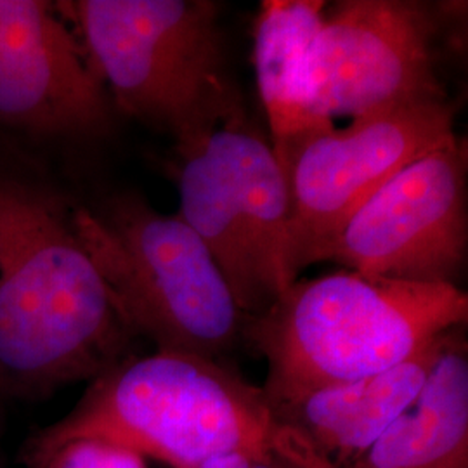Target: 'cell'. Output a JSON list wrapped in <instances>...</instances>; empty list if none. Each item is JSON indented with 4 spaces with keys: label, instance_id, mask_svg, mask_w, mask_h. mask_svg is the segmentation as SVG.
Returning <instances> with one entry per match:
<instances>
[{
    "label": "cell",
    "instance_id": "1",
    "mask_svg": "<svg viewBox=\"0 0 468 468\" xmlns=\"http://www.w3.org/2000/svg\"><path fill=\"white\" fill-rule=\"evenodd\" d=\"M135 336L85 247L77 205L0 160V390L34 399L98 378Z\"/></svg>",
    "mask_w": 468,
    "mask_h": 468
},
{
    "label": "cell",
    "instance_id": "2",
    "mask_svg": "<svg viewBox=\"0 0 468 468\" xmlns=\"http://www.w3.org/2000/svg\"><path fill=\"white\" fill-rule=\"evenodd\" d=\"M293 431L264 390L222 361L156 351L125 357L89 387L82 401L35 442V463L71 441L100 439L172 468L241 452L280 462Z\"/></svg>",
    "mask_w": 468,
    "mask_h": 468
},
{
    "label": "cell",
    "instance_id": "3",
    "mask_svg": "<svg viewBox=\"0 0 468 468\" xmlns=\"http://www.w3.org/2000/svg\"><path fill=\"white\" fill-rule=\"evenodd\" d=\"M458 284L411 283L340 271L295 280L245 336L264 354L271 406L392 368L467 324Z\"/></svg>",
    "mask_w": 468,
    "mask_h": 468
},
{
    "label": "cell",
    "instance_id": "4",
    "mask_svg": "<svg viewBox=\"0 0 468 468\" xmlns=\"http://www.w3.org/2000/svg\"><path fill=\"white\" fill-rule=\"evenodd\" d=\"M113 108L185 148L245 112L214 0L59 2Z\"/></svg>",
    "mask_w": 468,
    "mask_h": 468
},
{
    "label": "cell",
    "instance_id": "5",
    "mask_svg": "<svg viewBox=\"0 0 468 468\" xmlns=\"http://www.w3.org/2000/svg\"><path fill=\"white\" fill-rule=\"evenodd\" d=\"M77 224L135 335L148 336L156 351L222 361L245 336L249 318L179 216L122 195L100 214L77 207Z\"/></svg>",
    "mask_w": 468,
    "mask_h": 468
},
{
    "label": "cell",
    "instance_id": "6",
    "mask_svg": "<svg viewBox=\"0 0 468 468\" xmlns=\"http://www.w3.org/2000/svg\"><path fill=\"white\" fill-rule=\"evenodd\" d=\"M176 150L179 218L198 234L247 318L290 284V193L271 141L247 112Z\"/></svg>",
    "mask_w": 468,
    "mask_h": 468
},
{
    "label": "cell",
    "instance_id": "7",
    "mask_svg": "<svg viewBox=\"0 0 468 468\" xmlns=\"http://www.w3.org/2000/svg\"><path fill=\"white\" fill-rule=\"evenodd\" d=\"M452 133L450 101L352 118L346 129L305 141L283 167L290 193L288 282L316 264L347 220L398 172Z\"/></svg>",
    "mask_w": 468,
    "mask_h": 468
},
{
    "label": "cell",
    "instance_id": "8",
    "mask_svg": "<svg viewBox=\"0 0 468 468\" xmlns=\"http://www.w3.org/2000/svg\"><path fill=\"white\" fill-rule=\"evenodd\" d=\"M467 146L454 134L369 198L318 262L371 278L456 284L467 259Z\"/></svg>",
    "mask_w": 468,
    "mask_h": 468
},
{
    "label": "cell",
    "instance_id": "9",
    "mask_svg": "<svg viewBox=\"0 0 468 468\" xmlns=\"http://www.w3.org/2000/svg\"><path fill=\"white\" fill-rule=\"evenodd\" d=\"M432 11L413 0H346L324 11L309 56L314 110L326 120L446 101Z\"/></svg>",
    "mask_w": 468,
    "mask_h": 468
},
{
    "label": "cell",
    "instance_id": "10",
    "mask_svg": "<svg viewBox=\"0 0 468 468\" xmlns=\"http://www.w3.org/2000/svg\"><path fill=\"white\" fill-rule=\"evenodd\" d=\"M113 110L59 2L0 0V125L50 139L100 137Z\"/></svg>",
    "mask_w": 468,
    "mask_h": 468
},
{
    "label": "cell",
    "instance_id": "11",
    "mask_svg": "<svg viewBox=\"0 0 468 468\" xmlns=\"http://www.w3.org/2000/svg\"><path fill=\"white\" fill-rule=\"evenodd\" d=\"M448 334L392 368L319 388L276 408L278 420L299 434L335 468H344L373 446L417 401Z\"/></svg>",
    "mask_w": 468,
    "mask_h": 468
},
{
    "label": "cell",
    "instance_id": "12",
    "mask_svg": "<svg viewBox=\"0 0 468 468\" xmlns=\"http://www.w3.org/2000/svg\"><path fill=\"white\" fill-rule=\"evenodd\" d=\"M324 11L321 0H266L255 21L253 65L282 170L305 141L335 127L314 110L309 85V56Z\"/></svg>",
    "mask_w": 468,
    "mask_h": 468
},
{
    "label": "cell",
    "instance_id": "13",
    "mask_svg": "<svg viewBox=\"0 0 468 468\" xmlns=\"http://www.w3.org/2000/svg\"><path fill=\"white\" fill-rule=\"evenodd\" d=\"M344 468H468V349L462 328L446 336L417 401Z\"/></svg>",
    "mask_w": 468,
    "mask_h": 468
},
{
    "label": "cell",
    "instance_id": "14",
    "mask_svg": "<svg viewBox=\"0 0 468 468\" xmlns=\"http://www.w3.org/2000/svg\"><path fill=\"white\" fill-rule=\"evenodd\" d=\"M37 468H146V458L106 441L80 439L50 452Z\"/></svg>",
    "mask_w": 468,
    "mask_h": 468
},
{
    "label": "cell",
    "instance_id": "15",
    "mask_svg": "<svg viewBox=\"0 0 468 468\" xmlns=\"http://www.w3.org/2000/svg\"><path fill=\"white\" fill-rule=\"evenodd\" d=\"M197 468H282L278 462H264L255 460L241 452H228V454H218L208 460H205Z\"/></svg>",
    "mask_w": 468,
    "mask_h": 468
}]
</instances>
